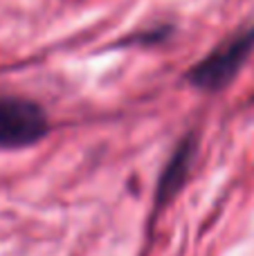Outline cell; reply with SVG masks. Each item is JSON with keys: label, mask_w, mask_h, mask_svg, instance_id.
<instances>
[{"label": "cell", "mask_w": 254, "mask_h": 256, "mask_svg": "<svg viewBox=\"0 0 254 256\" xmlns=\"http://www.w3.org/2000/svg\"><path fill=\"white\" fill-rule=\"evenodd\" d=\"M254 52V25L236 32L228 40L212 50L200 63L192 68L189 81L202 90H218L234 79L248 56Z\"/></svg>", "instance_id": "1"}, {"label": "cell", "mask_w": 254, "mask_h": 256, "mask_svg": "<svg viewBox=\"0 0 254 256\" xmlns=\"http://www.w3.org/2000/svg\"><path fill=\"white\" fill-rule=\"evenodd\" d=\"M48 132V117L38 104L22 97H0V146L20 148Z\"/></svg>", "instance_id": "2"}, {"label": "cell", "mask_w": 254, "mask_h": 256, "mask_svg": "<svg viewBox=\"0 0 254 256\" xmlns=\"http://www.w3.org/2000/svg\"><path fill=\"white\" fill-rule=\"evenodd\" d=\"M194 144L192 137L182 142V144L176 148V153L171 155L169 164H166L164 173H162V180H160V186H158V200H166L176 194V191L182 186V180L189 171V164H192V158H194Z\"/></svg>", "instance_id": "3"}]
</instances>
